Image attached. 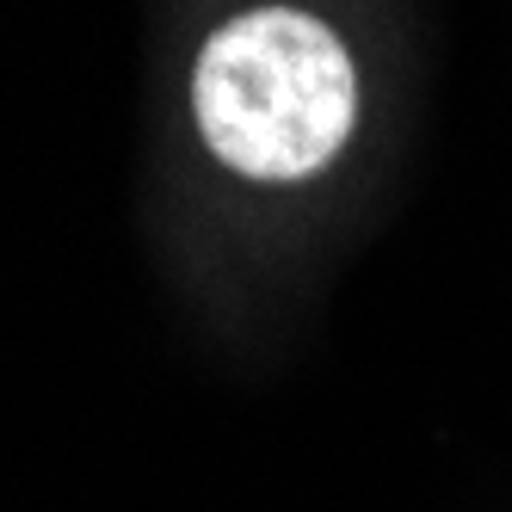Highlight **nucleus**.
<instances>
[{
  "instance_id": "f257e3e1",
  "label": "nucleus",
  "mask_w": 512,
  "mask_h": 512,
  "mask_svg": "<svg viewBox=\"0 0 512 512\" xmlns=\"http://www.w3.org/2000/svg\"><path fill=\"white\" fill-rule=\"evenodd\" d=\"M198 130L247 179H303L340 155L358 118L346 44L297 7L229 19L198 56Z\"/></svg>"
}]
</instances>
